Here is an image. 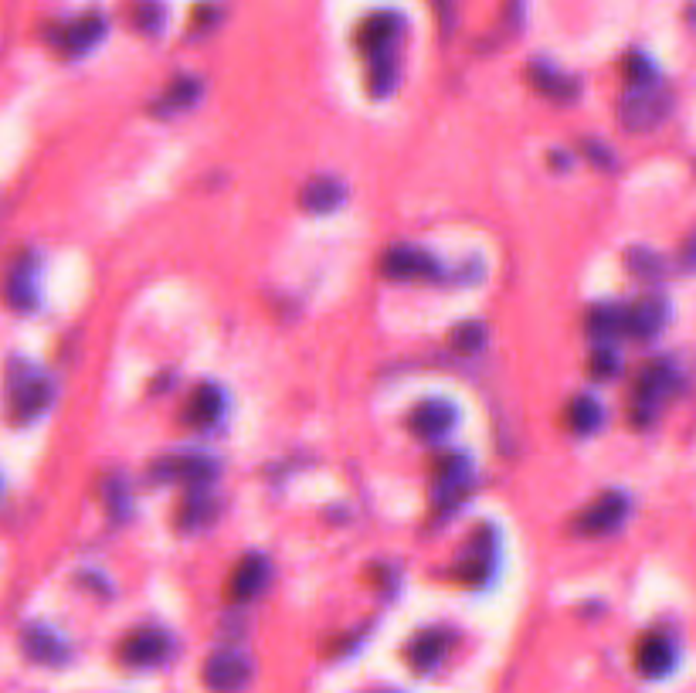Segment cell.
<instances>
[{"label":"cell","mask_w":696,"mask_h":693,"mask_svg":"<svg viewBox=\"0 0 696 693\" xmlns=\"http://www.w3.org/2000/svg\"><path fill=\"white\" fill-rule=\"evenodd\" d=\"M676 384V374L673 367L656 361L649 367H642V374L635 378V388H632V422L635 425H646L652 422V415L659 412V405L669 398Z\"/></svg>","instance_id":"obj_1"},{"label":"cell","mask_w":696,"mask_h":693,"mask_svg":"<svg viewBox=\"0 0 696 693\" xmlns=\"http://www.w3.org/2000/svg\"><path fill=\"white\" fill-rule=\"evenodd\" d=\"M625 513H629V500H625V493H601L598 500H591L588 507H584L578 517H574L571 530L581 537H605L612 534V530L622 527Z\"/></svg>","instance_id":"obj_2"},{"label":"cell","mask_w":696,"mask_h":693,"mask_svg":"<svg viewBox=\"0 0 696 693\" xmlns=\"http://www.w3.org/2000/svg\"><path fill=\"white\" fill-rule=\"evenodd\" d=\"M218 466H214L211 456L204 452H170L153 462L150 476L160 479V483H187V486H208Z\"/></svg>","instance_id":"obj_3"},{"label":"cell","mask_w":696,"mask_h":693,"mask_svg":"<svg viewBox=\"0 0 696 693\" xmlns=\"http://www.w3.org/2000/svg\"><path fill=\"white\" fill-rule=\"evenodd\" d=\"M663 116H666V96H659L656 82H652V85H635V89L622 102V123L635 133L656 126Z\"/></svg>","instance_id":"obj_4"},{"label":"cell","mask_w":696,"mask_h":693,"mask_svg":"<svg viewBox=\"0 0 696 693\" xmlns=\"http://www.w3.org/2000/svg\"><path fill=\"white\" fill-rule=\"evenodd\" d=\"M493 554H496L493 530L479 527L476 534L469 537L466 551L459 554V564H455V578H459L462 585H479V581L489 575V568H493Z\"/></svg>","instance_id":"obj_5"},{"label":"cell","mask_w":696,"mask_h":693,"mask_svg":"<svg viewBox=\"0 0 696 693\" xmlns=\"http://www.w3.org/2000/svg\"><path fill=\"white\" fill-rule=\"evenodd\" d=\"M170 653V636L157 626H143L130 632L119 646V660L130 666H153Z\"/></svg>","instance_id":"obj_6"},{"label":"cell","mask_w":696,"mask_h":693,"mask_svg":"<svg viewBox=\"0 0 696 693\" xmlns=\"http://www.w3.org/2000/svg\"><path fill=\"white\" fill-rule=\"evenodd\" d=\"M48 398H51V384L41 378L38 371H24V374H14L11 378V408L21 422H28V418L45 412Z\"/></svg>","instance_id":"obj_7"},{"label":"cell","mask_w":696,"mask_h":693,"mask_svg":"<svg viewBox=\"0 0 696 693\" xmlns=\"http://www.w3.org/2000/svg\"><path fill=\"white\" fill-rule=\"evenodd\" d=\"M676 663V649H673V639L663 636V632H646V636L635 643V670L642 677L656 680V677H666Z\"/></svg>","instance_id":"obj_8"},{"label":"cell","mask_w":696,"mask_h":693,"mask_svg":"<svg viewBox=\"0 0 696 693\" xmlns=\"http://www.w3.org/2000/svg\"><path fill=\"white\" fill-rule=\"evenodd\" d=\"M248 673H252V663H248V656L238 653V649H221V653H214L208 666H204L208 687L221 690V693L238 690L248 680Z\"/></svg>","instance_id":"obj_9"},{"label":"cell","mask_w":696,"mask_h":693,"mask_svg":"<svg viewBox=\"0 0 696 693\" xmlns=\"http://www.w3.org/2000/svg\"><path fill=\"white\" fill-rule=\"evenodd\" d=\"M666 323V303L659 296H642L635 299L629 310H622V333H629L635 340H649L663 330Z\"/></svg>","instance_id":"obj_10"},{"label":"cell","mask_w":696,"mask_h":693,"mask_svg":"<svg viewBox=\"0 0 696 693\" xmlns=\"http://www.w3.org/2000/svg\"><path fill=\"white\" fill-rule=\"evenodd\" d=\"M265 581H269V558H262V554H245L228 578V598L231 602H248V598H255L262 592Z\"/></svg>","instance_id":"obj_11"},{"label":"cell","mask_w":696,"mask_h":693,"mask_svg":"<svg viewBox=\"0 0 696 693\" xmlns=\"http://www.w3.org/2000/svg\"><path fill=\"white\" fill-rule=\"evenodd\" d=\"M398 31H401V17L398 14H391V11L374 14V17H367V21L360 24L357 45L367 58L391 55V45H394V38H398Z\"/></svg>","instance_id":"obj_12"},{"label":"cell","mask_w":696,"mask_h":693,"mask_svg":"<svg viewBox=\"0 0 696 693\" xmlns=\"http://www.w3.org/2000/svg\"><path fill=\"white\" fill-rule=\"evenodd\" d=\"M225 412V391L218 384H197L184 405V422L191 429H208Z\"/></svg>","instance_id":"obj_13"},{"label":"cell","mask_w":696,"mask_h":693,"mask_svg":"<svg viewBox=\"0 0 696 693\" xmlns=\"http://www.w3.org/2000/svg\"><path fill=\"white\" fill-rule=\"evenodd\" d=\"M381 269H384V276H391V279H421V276H432L435 262L415 245H394L384 252Z\"/></svg>","instance_id":"obj_14"},{"label":"cell","mask_w":696,"mask_h":693,"mask_svg":"<svg viewBox=\"0 0 696 693\" xmlns=\"http://www.w3.org/2000/svg\"><path fill=\"white\" fill-rule=\"evenodd\" d=\"M452 422H455V408L449 401H421L408 418L411 432H415L418 439H442V435L452 429Z\"/></svg>","instance_id":"obj_15"},{"label":"cell","mask_w":696,"mask_h":693,"mask_svg":"<svg viewBox=\"0 0 696 693\" xmlns=\"http://www.w3.org/2000/svg\"><path fill=\"white\" fill-rule=\"evenodd\" d=\"M343 198H347V187L337 177H313L299 191V204H303L309 215H330V211L340 208Z\"/></svg>","instance_id":"obj_16"},{"label":"cell","mask_w":696,"mask_h":693,"mask_svg":"<svg viewBox=\"0 0 696 693\" xmlns=\"http://www.w3.org/2000/svg\"><path fill=\"white\" fill-rule=\"evenodd\" d=\"M469 486V466L459 452H442L435 459V496H438V507L445 503V496L459 500V493Z\"/></svg>","instance_id":"obj_17"},{"label":"cell","mask_w":696,"mask_h":693,"mask_svg":"<svg viewBox=\"0 0 696 693\" xmlns=\"http://www.w3.org/2000/svg\"><path fill=\"white\" fill-rule=\"evenodd\" d=\"M102 38H106V17L85 14L75 24H68L62 31V38H58V45H62L65 55H85V51L96 48Z\"/></svg>","instance_id":"obj_18"},{"label":"cell","mask_w":696,"mask_h":693,"mask_svg":"<svg viewBox=\"0 0 696 693\" xmlns=\"http://www.w3.org/2000/svg\"><path fill=\"white\" fill-rule=\"evenodd\" d=\"M445 649H449V632L445 629H428V632H418L415 639H411L408 646V663L415 666V670H432V666L442 660Z\"/></svg>","instance_id":"obj_19"},{"label":"cell","mask_w":696,"mask_h":693,"mask_svg":"<svg viewBox=\"0 0 696 693\" xmlns=\"http://www.w3.org/2000/svg\"><path fill=\"white\" fill-rule=\"evenodd\" d=\"M530 82H534V89L540 92V96L557 99V102H567V99L578 96V82L567 79L564 72H557V68H551L547 62L530 65Z\"/></svg>","instance_id":"obj_20"},{"label":"cell","mask_w":696,"mask_h":693,"mask_svg":"<svg viewBox=\"0 0 696 693\" xmlns=\"http://www.w3.org/2000/svg\"><path fill=\"white\" fill-rule=\"evenodd\" d=\"M197 96H201V82L191 79V75H180V79H174L167 85V92L160 96V102L153 109H157L160 116H167V113H180V109H187V106H194Z\"/></svg>","instance_id":"obj_21"},{"label":"cell","mask_w":696,"mask_h":693,"mask_svg":"<svg viewBox=\"0 0 696 693\" xmlns=\"http://www.w3.org/2000/svg\"><path fill=\"white\" fill-rule=\"evenodd\" d=\"M567 425H571V432H578V435H588V432H595L598 425H601V418H605V412H601V405L595 398H588V395H578L567 405Z\"/></svg>","instance_id":"obj_22"},{"label":"cell","mask_w":696,"mask_h":693,"mask_svg":"<svg viewBox=\"0 0 696 693\" xmlns=\"http://www.w3.org/2000/svg\"><path fill=\"white\" fill-rule=\"evenodd\" d=\"M208 517H211V496H208V486H191V493H187V496H184V503H180L177 524L184 527V530H194V527H201Z\"/></svg>","instance_id":"obj_23"},{"label":"cell","mask_w":696,"mask_h":693,"mask_svg":"<svg viewBox=\"0 0 696 693\" xmlns=\"http://www.w3.org/2000/svg\"><path fill=\"white\" fill-rule=\"evenodd\" d=\"M615 333H622V310L598 306V310L588 313V337L595 340V344H608Z\"/></svg>","instance_id":"obj_24"},{"label":"cell","mask_w":696,"mask_h":693,"mask_svg":"<svg viewBox=\"0 0 696 693\" xmlns=\"http://www.w3.org/2000/svg\"><path fill=\"white\" fill-rule=\"evenodd\" d=\"M24 646H28V653L34 656V660H62V643H58L55 636H51V632H45V629H31L28 636H24Z\"/></svg>","instance_id":"obj_25"},{"label":"cell","mask_w":696,"mask_h":693,"mask_svg":"<svg viewBox=\"0 0 696 693\" xmlns=\"http://www.w3.org/2000/svg\"><path fill=\"white\" fill-rule=\"evenodd\" d=\"M618 367H622V361H618V350L612 344H598L591 350L588 371L595 374V378H612V374H618Z\"/></svg>","instance_id":"obj_26"},{"label":"cell","mask_w":696,"mask_h":693,"mask_svg":"<svg viewBox=\"0 0 696 693\" xmlns=\"http://www.w3.org/2000/svg\"><path fill=\"white\" fill-rule=\"evenodd\" d=\"M394 58L391 55H374L371 58V92L374 96H388L394 85Z\"/></svg>","instance_id":"obj_27"},{"label":"cell","mask_w":696,"mask_h":693,"mask_svg":"<svg viewBox=\"0 0 696 693\" xmlns=\"http://www.w3.org/2000/svg\"><path fill=\"white\" fill-rule=\"evenodd\" d=\"M133 24L143 34H157L160 24H163V7L157 4V0H143L140 7H133Z\"/></svg>","instance_id":"obj_28"},{"label":"cell","mask_w":696,"mask_h":693,"mask_svg":"<svg viewBox=\"0 0 696 693\" xmlns=\"http://www.w3.org/2000/svg\"><path fill=\"white\" fill-rule=\"evenodd\" d=\"M452 344L459 347L462 354H472V350H479L486 344V327L483 323H462V327L452 333Z\"/></svg>","instance_id":"obj_29"},{"label":"cell","mask_w":696,"mask_h":693,"mask_svg":"<svg viewBox=\"0 0 696 693\" xmlns=\"http://www.w3.org/2000/svg\"><path fill=\"white\" fill-rule=\"evenodd\" d=\"M625 75H629L632 89H635V85H652V82H656V68L649 65L646 55H629V58H625Z\"/></svg>","instance_id":"obj_30"},{"label":"cell","mask_w":696,"mask_h":693,"mask_svg":"<svg viewBox=\"0 0 696 693\" xmlns=\"http://www.w3.org/2000/svg\"><path fill=\"white\" fill-rule=\"evenodd\" d=\"M629 269L635 272V276L652 279V276H659V259L652 252H632L629 255Z\"/></svg>","instance_id":"obj_31"},{"label":"cell","mask_w":696,"mask_h":693,"mask_svg":"<svg viewBox=\"0 0 696 693\" xmlns=\"http://www.w3.org/2000/svg\"><path fill=\"white\" fill-rule=\"evenodd\" d=\"M683 262H686V269H696V238L690 245H686V252H683Z\"/></svg>","instance_id":"obj_32"}]
</instances>
